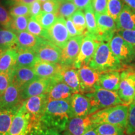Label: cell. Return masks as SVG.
<instances>
[{"mask_svg": "<svg viewBox=\"0 0 135 135\" xmlns=\"http://www.w3.org/2000/svg\"><path fill=\"white\" fill-rule=\"evenodd\" d=\"M30 18V16H28L13 17L10 30H11L16 33L26 31Z\"/></svg>", "mask_w": 135, "mask_h": 135, "instance_id": "obj_36", "label": "cell"}, {"mask_svg": "<svg viewBox=\"0 0 135 135\" xmlns=\"http://www.w3.org/2000/svg\"><path fill=\"white\" fill-rule=\"evenodd\" d=\"M42 11V3L40 0H35L30 4V16L36 18Z\"/></svg>", "mask_w": 135, "mask_h": 135, "instance_id": "obj_46", "label": "cell"}, {"mask_svg": "<svg viewBox=\"0 0 135 135\" xmlns=\"http://www.w3.org/2000/svg\"><path fill=\"white\" fill-rule=\"evenodd\" d=\"M26 31L35 36L48 40V32L33 17L30 16Z\"/></svg>", "mask_w": 135, "mask_h": 135, "instance_id": "obj_33", "label": "cell"}, {"mask_svg": "<svg viewBox=\"0 0 135 135\" xmlns=\"http://www.w3.org/2000/svg\"><path fill=\"white\" fill-rule=\"evenodd\" d=\"M78 9L83 10L91 4L92 0H72Z\"/></svg>", "mask_w": 135, "mask_h": 135, "instance_id": "obj_48", "label": "cell"}, {"mask_svg": "<svg viewBox=\"0 0 135 135\" xmlns=\"http://www.w3.org/2000/svg\"><path fill=\"white\" fill-rule=\"evenodd\" d=\"M61 77L64 83L75 93L81 92L80 81L78 70L74 67H64L61 72Z\"/></svg>", "mask_w": 135, "mask_h": 135, "instance_id": "obj_25", "label": "cell"}, {"mask_svg": "<svg viewBox=\"0 0 135 135\" xmlns=\"http://www.w3.org/2000/svg\"><path fill=\"white\" fill-rule=\"evenodd\" d=\"M83 135H98L97 131H96L95 129V124H93L90 128H89L88 129L83 133Z\"/></svg>", "mask_w": 135, "mask_h": 135, "instance_id": "obj_50", "label": "cell"}, {"mask_svg": "<svg viewBox=\"0 0 135 135\" xmlns=\"http://www.w3.org/2000/svg\"><path fill=\"white\" fill-rule=\"evenodd\" d=\"M16 35L19 46L18 47L21 48L31 49L33 50H36L43 39H45L35 36L27 31L17 33Z\"/></svg>", "mask_w": 135, "mask_h": 135, "instance_id": "obj_27", "label": "cell"}, {"mask_svg": "<svg viewBox=\"0 0 135 135\" xmlns=\"http://www.w3.org/2000/svg\"><path fill=\"white\" fill-rule=\"evenodd\" d=\"M129 135H135V132H134V133H132V134H129Z\"/></svg>", "mask_w": 135, "mask_h": 135, "instance_id": "obj_55", "label": "cell"}, {"mask_svg": "<svg viewBox=\"0 0 135 135\" xmlns=\"http://www.w3.org/2000/svg\"><path fill=\"white\" fill-rule=\"evenodd\" d=\"M125 131L126 135H129L135 132V103H131L129 105Z\"/></svg>", "mask_w": 135, "mask_h": 135, "instance_id": "obj_40", "label": "cell"}, {"mask_svg": "<svg viewBox=\"0 0 135 135\" xmlns=\"http://www.w3.org/2000/svg\"><path fill=\"white\" fill-rule=\"evenodd\" d=\"M33 68L38 77L51 78L60 75L64 66L60 63H48L38 60L33 66Z\"/></svg>", "mask_w": 135, "mask_h": 135, "instance_id": "obj_20", "label": "cell"}, {"mask_svg": "<svg viewBox=\"0 0 135 135\" xmlns=\"http://www.w3.org/2000/svg\"><path fill=\"white\" fill-rule=\"evenodd\" d=\"M76 93L73 89L64 83L60 75L54 77L49 88L48 94V101L67 100L70 101L72 95Z\"/></svg>", "mask_w": 135, "mask_h": 135, "instance_id": "obj_15", "label": "cell"}, {"mask_svg": "<svg viewBox=\"0 0 135 135\" xmlns=\"http://www.w3.org/2000/svg\"><path fill=\"white\" fill-rule=\"evenodd\" d=\"M85 95L88 97L90 101V114L111 106L124 104L118 96L117 91L107 90L99 86L93 92Z\"/></svg>", "mask_w": 135, "mask_h": 135, "instance_id": "obj_4", "label": "cell"}, {"mask_svg": "<svg viewBox=\"0 0 135 135\" xmlns=\"http://www.w3.org/2000/svg\"><path fill=\"white\" fill-rule=\"evenodd\" d=\"M20 106L0 111V135H8L13 118Z\"/></svg>", "mask_w": 135, "mask_h": 135, "instance_id": "obj_30", "label": "cell"}, {"mask_svg": "<svg viewBox=\"0 0 135 135\" xmlns=\"http://www.w3.org/2000/svg\"><path fill=\"white\" fill-rule=\"evenodd\" d=\"M116 23L117 30H135V10L124 5Z\"/></svg>", "mask_w": 135, "mask_h": 135, "instance_id": "obj_22", "label": "cell"}, {"mask_svg": "<svg viewBox=\"0 0 135 135\" xmlns=\"http://www.w3.org/2000/svg\"><path fill=\"white\" fill-rule=\"evenodd\" d=\"M91 4L95 13H107L108 0H92Z\"/></svg>", "mask_w": 135, "mask_h": 135, "instance_id": "obj_44", "label": "cell"}, {"mask_svg": "<svg viewBox=\"0 0 135 135\" xmlns=\"http://www.w3.org/2000/svg\"><path fill=\"white\" fill-rule=\"evenodd\" d=\"M48 40L61 49L65 47L71 38L66 26V20L58 17L54 24L47 30Z\"/></svg>", "mask_w": 135, "mask_h": 135, "instance_id": "obj_10", "label": "cell"}, {"mask_svg": "<svg viewBox=\"0 0 135 135\" xmlns=\"http://www.w3.org/2000/svg\"><path fill=\"white\" fill-rule=\"evenodd\" d=\"M38 78L33 68L15 67L13 71L12 82L21 89Z\"/></svg>", "mask_w": 135, "mask_h": 135, "instance_id": "obj_21", "label": "cell"}, {"mask_svg": "<svg viewBox=\"0 0 135 135\" xmlns=\"http://www.w3.org/2000/svg\"><path fill=\"white\" fill-rule=\"evenodd\" d=\"M111 51L124 65L135 60V48L116 33L108 42Z\"/></svg>", "mask_w": 135, "mask_h": 135, "instance_id": "obj_6", "label": "cell"}, {"mask_svg": "<svg viewBox=\"0 0 135 135\" xmlns=\"http://www.w3.org/2000/svg\"><path fill=\"white\" fill-rule=\"evenodd\" d=\"M84 35L71 37L66 45L62 49L60 64L64 67H73L80 53L81 46Z\"/></svg>", "mask_w": 135, "mask_h": 135, "instance_id": "obj_11", "label": "cell"}, {"mask_svg": "<svg viewBox=\"0 0 135 135\" xmlns=\"http://www.w3.org/2000/svg\"><path fill=\"white\" fill-rule=\"evenodd\" d=\"M84 9L86 24V31L84 34L89 35L97 40L98 26L97 17L93 8L92 4H90Z\"/></svg>", "mask_w": 135, "mask_h": 135, "instance_id": "obj_29", "label": "cell"}, {"mask_svg": "<svg viewBox=\"0 0 135 135\" xmlns=\"http://www.w3.org/2000/svg\"><path fill=\"white\" fill-rule=\"evenodd\" d=\"M95 129L98 135L126 134L125 128L109 123H100L95 124Z\"/></svg>", "mask_w": 135, "mask_h": 135, "instance_id": "obj_31", "label": "cell"}, {"mask_svg": "<svg viewBox=\"0 0 135 135\" xmlns=\"http://www.w3.org/2000/svg\"><path fill=\"white\" fill-rule=\"evenodd\" d=\"M116 33L120 35L135 48V30H117Z\"/></svg>", "mask_w": 135, "mask_h": 135, "instance_id": "obj_45", "label": "cell"}, {"mask_svg": "<svg viewBox=\"0 0 135 135\" xmlns=\"http://www.w3.org/2000/svg\"><path fill=\"white\" fill-rule=\"evenodd\" d=\"M133 103H135V94H134V99H133Z\"/></svg>", "mask_w": 135, "mask_h": 135, "instance_id": "obj_54", "label": "cell"}, {"mask_svg": "<svg viewBox=\"0 0 135 135\" xmlns=\"http://www.w3.org/2000/svg\"><path fill=\"white\" fill-rule=\"evenodd\" d=\"M9 12L12 17L18 16H30V5L20 3L8 4Z\"/></svg>", "mask_w": 135, "mask_h": 135, "instance_id": "obj_34", "label": "cell"}, {"mask_svg": "<svg viewBox=\"0 0 135 135\" xmlns=\"http://www.w3.org/2000/svg\"><path fill=\"white\" fill-rule=\"evenodd\" d=\"M34 122L23 103L13 118L8 135H30Z\"/></svg>", "mask_w": 135, "mask_h": 135, "instance_id": "obj_7", "label": "cell"}, {"mask_svg": "<svg viewBox=\"0 0 135 135\" xmlns=\"http://www.w3.org/2000/svg\"><path fill=\"white\" fill-rule=\"evenodd\" d=\"M126 6L135 10V0H123Z\"/></svg>", "mask_w": 135, "mask_h": 135, "instance_id": "obj_51", "label": "cell"}, {"mask_svg": "<svg viewBox=\"0 0 135 135\" xmlns=\"http://www.w3.org/2000/svg\"><path fill=\"white\" fill-rule=\"evenodd\" d=\"M93 123L90 116L72 117L68 123L65 129L63 131L64 135H83L91 126Z\"/></svg>", "mask_w": 135, "mask_h": 135, "instance_id": "obj_19", "label": "cell"}, {"mask_svg": "<svg viewBox=\"0 0 135 135\" xmlns=\"http://www.w3.org/2000/svg\"><path fill=\"white\" fill-rule=\"evenodd\" d=\"M88 65L94 70L104 73L111 71H121L124 65L111 51L108 42H101Z\"/></svg>", "mask_w": 135, "mask_h": 135, "instance_id": "obj_2", "label": "cell"}, {"mask_svg": "<svg viewBox=\"0 0 135 135\" xmlns=\"http://www.w3.org/2000/svg\"><path fill=\"white\" fill-rule=\"evenodd\" d=\"M70 103L72 117H84L90 115V101L86 95L80 93H74Z\"/></svg>", "mask_w": 135, "mask_h": 135, "instance_id": "obj_18", "label": "cell"}, {"mask_svg": "<svg viewBox=\"0 0 135 135\" xmlns=\"http://www.w3.org/2000/svg\"><path fill=\"white\" fill-rule=\"evenodd\" d=\"M21 88L11 82L7 89L0 96V111L13 109L22 104Z\"/></svg>", "mask_w": 135, "mask_h": 135, "instance_id": "obj_16", "label": "cell"}, {"mask_svg": "<svg viewBox=\"0 0 135 135\" xmlns=\"http://www.w3.org/2000/svg\"><path fill=\"white\" fill-rule=\"evenodd\" d=\"M71 1H72V0H71Z\"/></svg>", "mask_w": 135, "mask_h": 135, "instance_id": "obj_56", "label": "cell"}, {"mask_svg": "<svg viewBox=\"0 0 135 135\" xmlns=\"http://www.w3.org/2000/svg\"><path fill=\"white\" fill-rule=\"evenodd\" d=\"M70 18L80 35H84L86 31V24L83 11L78 9Z\"/></svg>", "mask_w": 135, "mask_h": 135, "instance_id": "obj_35", "label": "cell"}, {"mask_svg": "<svg viewBox=\"0 0 135 135\" xmlns=\"http://www.w3.org/2000/svg\"><path fill=\"white\" fill-rule=\"evenodd\" d=\"M48 101V94L45 93L30 97L23 102L25 108L31 114L34 124L40 122Z\"/></svg>", "mask_w": 135, "mask_h": 135, "instance_id": "obj_14", "label": "cell"}, {"mask_svg": "<svg viewBox=\"0 0 135 135\" xmlns=\"http://www.w3.org/2000/svg\"><path fill=\"white\" fill-rule=\"evenodd\" d=\"M17 53L18 56L16 67L33 68L38 60L35 50L18 47L17 48Z\"/></svg>", "mask_w": 135, "mask_h": 135, "instance_id": "obj_24", "label": "cell"}, {"mask_svg": "<svg viewBox=\"0 0 135 135\" xmlns=\"http://www.w3.org/2000/svg\"><path fill=\"white\" fill-rule=\"evenodd\" d=\"M98 26L97 40L99 42H109L117 31L116 23L108 13H95Z\"/></svg>", "mask_w": 135, "mask_h": 135, "instance_id": "obj_9", "label": "cell"}, {"mask_svg": "<svg viewBox=\"0 0 135 135\" xmlns=\"http://www.w3.org/2000/svg\"><path fill=\"white\" fill-rule=\"evenodd\" d=\"M124 5L123 0H108L107 13L116 21Z\"/></svg>", "mask_w": 135, "mask_h": 135, "instance_id": "obj_37", "label": "cell"}, {"mask_svg": "<svg viewBox=\"0 0 135 135\" xmlns=\"http://www.w3.org/2000/svg\"><path fill=\"white\" fill-rule=\"evenodd\" d=\"M40 1H41V3H43V2H45V1H47V0H40Z\"/></svg>", "mask_w": 135, "mask_h": 135, "instance_id": "obj_53", "label": "cell"}, {"mask_svg": "<svg viewBox=\"0 0 135 135\" xmlns=\"http://www.w3.org/2000/svg\"><path fill=\"white\" fill-rule=\"evenodd\" d=\"M80 81V93H91L98 87V83L102 72L94 70L89 65H83L78 69Z\"/></svg>", "mask_w": 135, "mask_h": 135, "instance_id": "obj_8", "label": "cell"}, {"mask_svg": "<svg viewBox=\"0 0 135 135\" xmlns=\"http://www.w3.org/2000/svg\"><path fill=\"white\" fill-rule=\"evenodd\" d=\"M16 33L10 29L0 26V50L5 51L8 49L18 48Z\"/></svg>", "mask_w": 135, "mask_h": 135, "instance_id": "obj_28", "label": "cell"}, {"mask_svg": "<svg viewBox=\"0 0 135 135\" xmlns=\"http://www.w3.org/2000/svg\"><path fill=\"white\" fill-rule=\"evenodd\" d=\"M121 71L117 93L123 103L129 105L133 103L135 94V69L128 67Z\"/></svg>", "mask_w": 135, "mask_h": 135, "instance_id": "obj_5", "label": "cell"}, {"mask_svg": "<svg viewBox=\"0 0 135 135\" xmlns=\"http://www.w3.org/2000/svg\"><path fill=\"white\" fill-rule=\"evenodd\" d=\"M4 51H3V50H0V57H1V55H2V53H3V52H4Z\"/></svg>", "mask_w": 135, "mask_h": 135, "instance_id": "obj_52", "label": "cell"}, {"mask_svg": "<svg viewBox=\"0 0 135 135\" xmlns=\"http://www.w3.org/2000/svg\"><path fill=\"white\" fill-rule=\"evenodd\" d=\"M8 4L9 3H24V4L30 5L32 3L34 2L35 0H6Z\"/></svg>", "mask_w": 135, "mask_h": 135, "instance_id": "obj_49", "label": "cell"}, {"mask_svg": "<svg viewBox=\"0 0 135 135\" xmlns=\"http://www.w3.org/2000/svg\"><path fill=\"white\" fill-rule=\"evenodd\" d=\"M13 71L0 73V96L4 92V91L12 82Z\"/></svg>", "mask_w": 135, "mask_h": 135, "instance_id": "obj_42", "label": "cell"}, {"mask_svg": "<svg viewBox=\"0 0 135 135\" xmlns=\"http://www.w3.org/2000/svg\"><path fill=\"white\" fill-rule=\"evenodd\" d=\"M30 135H64L53 128L43 126L40 123L33 124Z\"/></svg>", "mask_w": 135, "mask_h": 135, "instance_id": "obj_39", "label": "cell"}, {"mask_svg": "<svg viewBox=\"0 0 135 135\" xmlns=\"http://www.w3.org/2000/svg\"><path fill=\"white\" fill-rule=\"evenodd\" d=\"M100 43L91 36L84 34L80 53L74 63L73 67L79 69L83 65H88Z\"/></svg>", "mask_w": 135, "mask_h": 135, "instance_id": "obj_12", "label": "cell"}, {"mask_svg": "<svg viewBox=\"0 0 135 135\" xmlns=\"http://www.w3.org/2000/svg\"><path fill=\"white\" fill-rule=\"evenodd\" d=\"M66 26L68 31L70 37H74L78 35H81L80 33L78 31L73 23L71 18H68L66 19Z\"/></svg>", "mask_w": 135, "mask_h": 135, "instance_id": "obj_47", "label": "cell"}, {"mask_svg": "<svg viewBox=\"0 0 135 135\" xmlns=\"http://www.w3.org/2000/svg\"><path fill=\"white\" fill-rule=\"evenodd\" d=\"M129 105L118 104L101 109L90 114L93 124L109 123L125 128L127 124Z\"/></svg>", "mask_w": 135, "mask_h": 135, "instance_id": "obj_3", "label": "cell"}, {"mask_svg": "<svg viewBox=\"0 0 135 135\" xmlns=\"http://www.w3.org/2000/svg\"><path fill=\"white\" fill-rule=\"evenodd\" d=\"M54 78V77H53ZM53 78H38L32 81L21 89V98L22 101H25L28 98L38 96L48 93Z\"/></svg>", "mask_w": 135, "mask_h": 135, "instance_id": "obj_17", "label": "cell"}, {"mask_svg": "<svg viewBox=\"0 0 135 135\" xmlns=\"http://www.w3.org/2000/svg\"><path fill=\"white\" fill-rule=\"evenodd\" d=\"M72 118L70 101H48L40 123L43 126L63 132Z\"/></svg>", "mask_w": 135, "mask_h": 135, "instance_id": "obj_1", "label": "cell"}, {"mask_svg": "<svg viewBox=\"0 0 135 135\" xmlns=\"http://www.w3.org/2000/svg\"><path fill=\"white\" fill-rule=\"evenodd\" d=\"M60 0H47L42 3V11L45 13H58Z\"/></svg>", "mask_w": 135, "mask_h": 135, "instance_id": "obj_43", "label": "cell"}, {"mask_svg": "<svg viewBox=\"0 0 135 135\" xmlns=\"http://www.w3.org/2000/svg\"><path fill=\"white\" fill-rule=\"evenodd\" d=\"M58 17V15L56 13H45L42 11L35 19L40 23V25L45 29L48 30L54 24Z\"/></svg>", "mask_w": 135, "mask_h": 135, "instance_id": "obj_38", "label": "cell"}, {"mask_svg": "<svg viewBox=\"0 0 135 135\" xmlns=\"http://www.w3.org/2000/svg\"><path fill=\"white\" fill-rule=\"evenodd\" d=\"M35 51L39 60L48 63H60L62 50L48 40L43 39Z\"/></svg>", "mask_w": 135, "mask_h": 135, "instance_id": "obj_13", "label": "cell"}, {"mask_svg": "<svg viewBox=\"0 0 135 135\" xmlns=\"http://www.w3.org/2000/svg\"><path fill=\"white\" fill-rule=\"evenodd\" d=\"M77 10V7L71 0H60L57 15L66 19L70 18Z\"/></svg>", "mask_w": 135, "mask_h": 135, "instance_id": "obj_32", "label": "cell"}, {"mask_svg": "<svg viewBox=\"0 0 135 135\" xmlns=\"http://www.w3.org/2000/svg\"><path fill=\"white\" fill-rule=\"evenodd\" d=\"M12 18L9 11L0 4V26L6 29H10Z\"/></svg>", "mask_w": 135, "mask_h": 135, "instance_id": "obj_41", "label": "cell"}, {"mask_svg": "<svg viewBox=\"0 0 135 135\" xmlns=\"http://www.w3.org/2000/svg\"><path fill=\"white\" fill-rule=\"evenodd\" d=\"M120 75L119 71L102 73L99 78L98 86L107 90L117 91L120 82Z\"/></svg>", "mask_w": 135, "mask_h": 135, "instance_id": "obj_23", "label": "cell"}, {"mask_svg": "<svg viewBox=\"0 0 135 135\" xmlns=\"http://www.w3.org/2000/svg\"><path fill=\"white\" fill-rule=\"evenodd\" d=\"M17 56V49L5 50L0 57V73L12 72L16 67Z\"/></svg>", "mask_w": 135, "mask_h": 135, "instance_id": "obj_26", "label": "cell"}]
</instances>
